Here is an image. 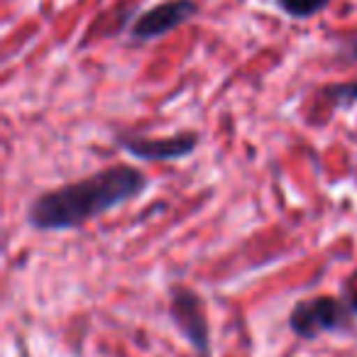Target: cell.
<instances>
[{"instance_id":"obj_1","label":"cell","mask_w":357,"mask_h":357,"mask_svg":"<svg viewBox=\"0 0 357 357\" xmlns=\"http://www.w3.org/2000/svg\"><path fill=\"white\" fill-rule=\"evenodd\" d=\"M147 189L149 178L142 169L132 164H113L35 196L27 206V223L42 233L76 230L128 201L139 199Z\"/></svg>"},{"instance_id":"obj_2","label":"cell","mask_w":357,"mask_h":357,"mask_svg":"<svg viewBox=\"0 0 357 357\" xmlns=\"http://www.w3.org/2000/svg\"><path fill=\"white\" fill-rule=\"evenodd\" d=\"M287 321L294 335L303 340H318L326 333H333V335L355 333L357 316L342 296L337 298L331 294H318V296H308L294 303Z\"/></svg>"},{"instance_id":"obj_3","label":"cell","mask_w":357,"mask_h":357,"mask_svg":"<svg viewBox=\"0 0 357 357\" xmlns=\"http://www.w3.org/2000/svg\"><path fill=\"white\" fill-rule=\"evenodd\" d=\"M169 316L181 331L196 357H211V326L206 316V303L201 294L191 287L178 284L169 291Z\"/></svg>"},{"instance_id":"obj_4","label":"cell","mask_w":357,"mask_h":357,"mask_svg":"<svg viewBox=\"0 0 357 357\" xmlns=\"http://www.w3.org/2000/svg\"><path fill=\"white\" fill-rule=\"evenodd\" d=\"M115 144L139 162H178L196 152L199 147V132L167 135V137H142V135H118Z\"/></svg>"},{"instance_id":"obj_5","label":"cell","mask_w":357,"mask_h":357,"mask_svg":"<svg viewBox=\"0 0 357 357\" xmlns=\"http://www.w3.org/2000/svg\"><path fill=\"white\" fill-rule=\"evenodd\" d=\"M196 13H199L196 0H164V3H157L135 17L132 27H130V37L137 42L159 40L176 27L186 25Z\"/></svg>"},{"instance_id":"obj_6","label":"cell","mask_w":357,"mask_h":357,"mask_svg":"<svg viewBox=\"0 0 357 357\" xmlns=\"http://www.w3.org/2000/svg\"><path fill=\"white\" fill-rule=\"evenodd\" d=\"M274 3L291 20H308L313 15H321L333 0H274Z\"/></svg>"},{"instance_id":"obj_7","label":"cell","mask_w":357,"mask_h":357,"mask_svg":"<svg viewBox=\"0 0 357 357\" xmlns=\"http://www.w3.org/2000/svg\"><path fill=\"white\" fill-rule=\"evenodd\" d=\"M328 100L337 105V108H347V105L357 103V81H345V84H328L321 91Z\"/></svg>"},{"instance_id":"obj_8","label":"cell","mask_w":357,"mask_h":357,"mask_svg":"<svg viewBox=\"0 0 357 357\" xmlns=\"http://www.w3.org/2000/svg\"><path fill=\"white\" fill-rule=\"evenodd\" d=\"M342 298L350 303V308L355 311V316H357V287H345V294H342Z\"/></svg>"},{"instance_id":"obj_9","label":"cell","mask_w":357,"mask_h":357,"mask_svg":"<svg viewBox=\"0 0 357 357\" xmlns=\"http://www.w3.org/2000/svg\"><path fill=\"white\" fill-rule=\"evenodd\" d=\"M347 56L357 61V40H352L350 45H347Z\"/></svg>"}]
</instances>
